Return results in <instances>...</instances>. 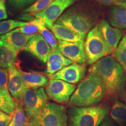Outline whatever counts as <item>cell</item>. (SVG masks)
I'll use <instances>...</instances> for the list:
<instances>
[{"label": "cell", "instance_id": "cell-18", "mask_svg": "<svg viewBox=\"0 0 126 126\" xmlns=\"http://www.w3.org/2000/svg\"><path fill=\"white\" fill-rule=\"evenodd\" d=\"M56 39L70 42H84V39L75 32L63 25L55 23L50 28Z\"/></svg>", "mask_w": 126, "mask_h": 126}, {"label": "cell", "instance_id": "cell-32", "mask_svg": "<svg viewBox=\"0 0 126 126\" xmlns=\"http://www.w3.org/2000/svg\"><path fill=\"white\" fill-rule=\"evenodd\" d=\"M6 0H0V20L6 19L8 18Z\"/></svg>", "mask_w": 126, "mask_h": 126}, {"label": "cell", "instance_id": "cell-29", "mask_svg": "<svg viewBox=\"0 0 126 126\" xmlns=\"http://www.w3.org/2000/svg\"><path fill=\"white\" fill-rule=\"evenodd\" d=\"M37 0H8V4L14 9H23L32 5Z\"/></svg>", "mask_w": 126, "mask_h": 126}, {"label": "cell", "instance_id": "cell-35", "mask_svg": "<svg viewBox=\"0 0 126 126\" xmlns=\"http://www.w3.org/2000/svg\"><path fill=\"white\" fill-rule=\"evenodd\" d=\"M124 100H125V102H126V88L125 92L124 93Z\"/></svg>", "mask_w": 126, "mask_h": 126}, {"label": "cell", "instance_id": "cell-15", "mask_svg": "<svg viewBox=\"0 0 126 126\" xmlns=\"http://www.w3.org/2000/svg\"><path fill=\"white\" fill-rule=\"evenodd\" d=\"M99 26L105 42L113 53L122 39L123 32L117 28L111 26L105 19L101 20Z\"/></svg>", "mask_w": 126, "mask_h": 126}, {"label": "cell", "instance_id": "cell-34", "mask_svg": "<svg viewBox=\"0 0 126 126\" xmlns=\"http://www.w3.org/2000/svg\"><path fill=\"white\" fill-rule=\"evenodd\" d=\"M99 126H117V125L113 120L106 118Z\"/></svg>", "mask_w": 126, "mask_h": 126}, {"label": "cell", "instance_id": "cell-31", "mask_svg": "<svg viewBox=\"0 0 126 126\" xmlns=\"http://www.w3.org/2000/svg\"><path fill=\"white\" fill-rule=\"evenodd\" d=\"M12 114H9L0 109V126H8L11 121Z\"/></svg>", "mask_w": 126, "mask_h": 126}, {"label": "cell", "instance_id": "cell-36", "mask_svg": "<svg viewBox=\"0 0 126 126\" xmlns=\"http://www.w3.org/2000/svg\"><path fill=\"white\" fill-rule=\"evenodd\" d=\"M119 1H121V2H124V3H125V4H126V0H119Z\"/></svg>", "mask_w": 126, "mask_h": 126}, {"label": "cell", "instance_id": "cell-1", "mask_svg": "<svg viewBox=\"0 0 126 126\" xmlns=\"http://www.w3.org/2000/svg\"><path fill=\"white\" fill-rule=\"evenodd\" d=\"M92 67L100 77L105 88V96L116 97L123 94L125 83L123 69L114 57L106 56Z\"/></svg>", "mask_w": 126, "mask_h": 126}, {"label": "cell", "instance_id": "cell-28", "mask_svg": "<svg viewBox=\"0 0 126 126\" xmlns=\"http://www.w3.org/2000/svg\"><path fill=\"white\" fill-rule=\"evenodd\" d=\"M19 29L22 33L29 36H34L39 33V19L36 18L29 22H27Z\"/></svg>", "mask_w": 126, "mask_h": 126}, {"label": "cell", "instance_id": "cell-16", "mask_svg": "<svg viewBox=\"0 0 126 126\" xmlns=\"http://www.w3.org/2000/svg\"><path fill=\"white\" fill-rule=\"evenodd\" d=\"M46 73L48 75L54 74L63 68L71 64L72 62L61 53L59 49L51 50L47 60Z\"/></svg>", "mask_w": 126, "mask_h": 126}, {"label": "cell", "instance_id": "cell-27", "mask_svg": "<svg viewBox=\"0 0 126 126\" xmlns=\"http://www.w3.org/2000/svg\"><path fill=\"white\" fill-rule=\"evenodd\" d=\"M25 22L15 20H8L0 23V35H3L9 32L15 28L21 27L26 25Z\"/></svg>", "mask_w": 126, "mask_h": 126}, {"label": "cell", "instance_id": "cell-17", "mask_svg": "<svg viewBox=\"0 0 126 126\" xmlns=\"http://www.w3.org/2000/svg\"><path fill=\"white\" fill-rule=\"evenodd\" d=\"M23 82L26 88L31 89H38L46 86L48 82L46 75L40 72H25L22 71Z\"/></svg>", "mask_w": 126, "mask_h": 126}, {"label": "cell", "instance_id": "cell-24", "mask_svg": "<svg viewBox=\"0 0 126 126\" xmlns=\"http://www.w3.org/2000/svg\"><path fill=\"white\" fill-rule=\"evenodd\" d=\"M113 57L126 72V33L113 51Z\"/></svg>", "mask_w": 126, "mask_h": 126}, {"label": "cell", "instance_id": "cell-14", "mask_svg": "<svg viewBox=\"0 0 126 126\" xmlns=\"http://www.w3.org/2000/svg\"><path fill=\"white\" fill-rule=\"evenodd\" d=\"M32 36L23 33L19 28H17L3 34L0 37V40L11 48L18 56L20 51L24 50L28 41Z\"/></svg>", "mask_w": 126, "mask_h": 126}, {"label": "cell", "instance_id": "cell-13", "mask_svg": "<svg viewBox=\"0 0 126 126\" xmlns=\"http://www.w3.org/2000/svg\"><path fill=\"white\" fill-rule=\"evenodd\" d=\"M24 50L45 63L51 53V48L43 36L37 34L33 36L28 41Z\"/></svg>", "mask_w": 126, "mask_h": 126}, {"label": "cell", "instance_id": "cell-30", "mask_svg": "<svg viewBox=\"0 0 126 126\" xmlns=\"http://www.w3.org/2000/svg\"><path fill=\"white\" fill-rule=\"evenodd\" d=\"M8 71L7 68L0 67V86L4 90L9 92L8 89Z\"/></svg>", "mask_w": 126, "mask_h": 126}, {"label": "cell", "instance_id": "cell-6", "mask_svg": "<svg viewBox=\"0 0 126 126\" xmlns=\"http://www.w3.org/2000/svg\"><path fill=\"white\" fill-rule=\"evenodd\" d=\"M56 23L68 28L83 39L93 26L92 20L87 15L74 9L63 14L56 20Z\"/></svg>", "mask_w": 126, "mask_h": 126}, {"label": "cell", "instance_id": "cell-9", "mask_svg": "<svg viewBox=\"0 0 126 126\" xmlns=\"http://www.w3.org/2000/svg\"><path fill=\"white\" fill-rule=\"evenodd\" d=\"M17 61L15 64L8 68V89L16 105L23 106V94L25 89L22 70Z\"/></svg>", "mask_w": 126, "mask_h": 126}, {"label": "cell", "instance_id": "cell-3", "mask_svg": "<svg viewBox=\"0 0 126 126\" xmlns=\"http://www.w3.org/2000/svg\"><path fill=\"white\" fill-rule=\"evenodd\" d=\"M109 112V107L99 105L90 106H72L68 110V126H99Z\"/></svg>", "mask_w": 126, "mask_h": 126}, {"label": "cell", "instance_id": "cell-11", "mask_svg": "<svg viewBox=\"0 0 126 126\" xmlns=\"http://www.w3.org/2000/svg\"><path fill=\"white\" fill-rule=\"evenodd\" d=\"M86 71V66L83 64L74 63L63 68L54 74L50 75L51 79H57L75 84L84 78Z\"/></svg>", "mask_w": 126, "mask_h": 126}, {"label": "cell", "instance_id": "cell-33", "mask_svg": "<svg viewBox=\"0 0 126 126\" xmlns=\"http://www.w3.org/2000/svg\"><path fill=\"white\" fill-rule=\"evenodd\" d=\"M100 4L105 5H119L122 4V2L119 0H97Z\"/></svg>", "mask_w": 126, "mask_h": 126}, {"label": "cell", "instance_id": "cell-20", "mask_svg": "<svg viewBox=\"0 0 126 126\" xmlns=\"http://www.w3.org/2000/svg\"><path fill=\"white\" fill-rule=\"evenodd\" d=\"M17 55L0 40V67L8 68L18 61Z\"/></svg>", "mask_w": 126, "mask_h": 126}, {"label": "cell", "instance_id": "cell-26", "mask_svg": "<svg viewBox=\"0 0 126 126\" xmlns=\"http://www.w3.org/2000/svg\"><path fill=\"white\" fill-rule=\"evenodd\" d=\"M54 0H37L24 11L28 15H35L49 6Z\"/></svg>", "mask_w": 126, "mask_h": 126}, {"label": "cell", "instance_id": "cell-22", "mask_svg": "<svg viewBox=\"0 0 126 126\" xmlns=\"http://www.w3.org/2000/svg\"><path fill=\"white\" fill-rule=\"evenodd\" d=\"M16 103L9 92L0 86V109L9 114H12Z\"/></svg>", "mask_w": 126, "mask_h": 126}, {"label": "cell", "instance_id": "cell-2", "mask_svg": "<svg viewBox=\"0 0 126 126\" xmlns=\"http://www.w3.org/2000/svg\"><path fill=\"white\" fill-rule=\"evenodd\" d=\"M105 88L101 79L91 67L89 73L79 83L68 101L70 106L83 107L96 105L105 96Z\"/></svg>", "mask_w": 126, "mask_h": 126}, {"label": "cell", "instance_id": "cell-8", "mask_svg": "<svg viewBox=\"0 0 126 126\" xmlns=\"http://www.w3.org/2000/svg\"><path fill=\"white\" fill-rule=\"evenodd\" d=\"M75 86L57 79H51L46 86L45 91L49 99L57 103H67L74 92Z\"/></svg>", "mask_w": 126, "mask_h": 126}, {"label": "cell", "instance_id": "cell-19", "mask_svg": "<svg viewBox=\"0 0 126 126\" xmlns=\"http://www.w3.org/2000/svg\"><path fill=\"white\" fill-rule=\"evenodd\" d=\"M110 22L113 27L126 29V4L123 2L113 5L110 11Z\"/></svg>", "mask_w": 126, "mask_h": 126}, {"label": "cell", "instance_id": "cell-10", "mask_svg": "<svg viewBox=\"0 0 126 126\" xmlns=\"http://www.w3.org/2000/svg\"><path fill=\"white\" fill-rule=\"evenodd\" d=\"M75 1L76 0H54L45 9L34 16L36 18L42 20L50 29L65 9L73 4Z\"/></svg>", "mask_w": 126, "mask_h": 126}, {"label": "cell", "instance_id": "cell-23", "mask_svg": "<svg viewBox=\"0 0 126 126\" xmlns=\"http://www.w3.org/2000/svg\"><path fill=\"white\" fill-rule=\"evenodd\" d=\"M28 119L23 106L16 105L8 126H27Z\"/></svg>", "mask_w": 126, "mask_h": 126}, {"label": "cell", "instance_id": "cell-7", "mask_svg": "<svg viewBox=\"0 0 126 126\" xmlns=\"http://www.w3.org/2000/svg\"><path fill=\"white\" fill-rule=\"evenodd\" d=\"M47 96L43 87L38 89L25 88L23 94V106L28 119H31L48 102Z\"/></svg>", "mask_w": 126, "mask_h": 126}, {"label": "cell", "instance_id": "cell-4", "mask_svg": "<svg viewBox=\"0 0 126 126\" xmlns=\"http://www.w3.org/2000/svg\"><path fill=\"white\" fill-rule=\"evenodd\" d=\"M27 126H68L65 108L48 102L35 116L29 119Z\"/></svg>", "mask_w": 126, "mask_h": 126}, {"label": "cell", "instance_id": "cell-21", "mask_svg": "<svg viewBox=\"0 0 126 126\" xmlns=\"http://www.w3.org/2000/svg\"><path fill=\"white\" fill-rule=\"evenodd\" d=\"M110 115L111 119L120 126L126 124V103H124L119 100H116L113 103Z\"/></svg>", "mask_w": 126, "mask_h": 126}, {"label": "cell", "instance_id": "cell-5", "mask_svg": "<svg viewBox=\"0 0 126 126\" xmlns=\"http://www.w3.org/2000/svg\"><path fill=\"white\" fill-rule=\"evenodd\" d=\"M86 62L92 65L104 57L112 53L105 42L99 25L92 28L86 36L84 43Z\"/></svg>", "mask_w": 126, "mask_h": 126}, {"label": "cell", "instance_id": "cell-25", "mask_svg": "<svg viewBox=\"0 0 126 126\" xmlns=\"http://www.w3.org/2000/svg\"><path fill=\"white\" fill-rule=\"evenodd\" d=\"M39 19V33L43 37V38L47 41V42L49 44L51 48V50L58 49V42L56 40V37L48 29L42 20Z\"/></svg>", "mask_w": 126, "mask_h": 126}, {"label": "cell", "instance_id": "cell-12", "mask_svg": "<svg viewBox=\"0 0 126 126\" xmlns=\"http://www.w3.org/2000/svg\"><path fill=\"white\" fill-rule=\"evenodd\" d=\"M58 49L61 54L74 63L83 64L86 60L84 42H70L59 40Z\"/></svg>", "mask_w": 126, "mask_h": 126}]
</instances>
